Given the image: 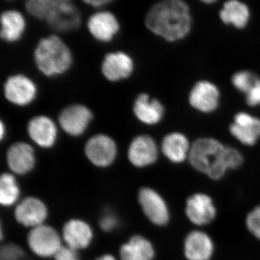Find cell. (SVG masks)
<instances>
[{"label": "cell", "mask_w": 260, "mask_h": 260, "mask_svg": "<svg viewBox=\"0 0 260 260\" xmlns=\"http://www.w3.org/2000/svg\"><path fill=\"white\" fill-rule=\"evenodd\" d=\"M142 210L150 221L157 225H164L169 220V208L165 200L151 188H142L138 194Z\"/></svg>", "instance_id": "obj_12"}, {"label": "cell", "mask_w": 260, "mask_h": 260, "mask_svg": "<svg viewBox=\"0 0 260 260\" xmlns=\"http://www.w3.org/2000/svg\"><path fill=\"white\" fill-rule=\"evenodd\" d=\"M95 260H116L115 258L111 254H106V255H103L101 257L98 258Z\"/></svg>", "instance_id": "obj_35"}, {"label": "cell", "mask_w": 260, "mask_h": 260, "mask_svg": "<svg viewBox=\"0 0 260 260\" xmlns=\"http://www.w3.org/2000/svg\"><path fill=\"white\" fill-rule=\"evenodd\" d=\"M121 260H153L155 251L151 243L142 236H134L119 250Z\"/></svg>", "instance_id": "obj_25"}, {"label": "cell", "mask_w": 260, "mask_h": 260, "mask_svg": "<svg viewBox=\"0 0 260 260\" xmlns=\"http://www.w3.org/2000/svg\"><path fill=\"white\" fill-rule=\"evenodd\" d=\"M220 99L218 87L208 80H200L195 83L188 98L191 107L204 114L215 112L220 104Z\"/></svg>", "instance_id": "obj_10"}, {"label": "cell", "mask_w": 260, "mask_h": 260, "mask_svg": "<svg viewBox=\"0 0 260 260\" xmlns=\"http://www.w3.org/2000/svg\"><path fill=\"white\" fill-rule=\"evenodd\" d=\"M63 239L67 246L76 251L85 249L93 239V232L88 223L80 220H70L62 231Z\"/></svg>", "instance_id": "obj_22"}, {"label": "cell", "mask_w": 260, "mask_h": 260, "mask_svg": "<svg viewBox=\"0 0 260 260\" xmlns=\"http://www.w3.org/2000/svg\"><path fill=\"white\" fill-rule=\"evenodd\" d=\"M259 77L248 70L237 72L232 75V83L238 91L246 95L254 86Z\"/></svg>", "instance_id": "obj_27"}, {"label": "cell", "mask_w": 260, "mask_h": 260, "mask_svg": "<svg viewBox=\"0 0 260 260\" xmlns=\"http://www.w3.org/2000/svg\"><path fill=\"white\" fill-rule=\"evenodd\" d=\"M6 160L12 172L23 175L35 167L34 148L25 142H16L10 145L7 150Z\"/></svg>", "instance_id": "obj_18"}, {"label": "cell", "mask_w": 260, "mask_h": 260, "mask_svg": "<svg viewBox=\"0 0 260 260\" xmlns=\"http://www.w3.org/2000/svg\"><path fill=\"white\" fill-rule=\"evenodd\" d=\"M93 119V112L87 106L73 104L59 112L58 123L67 135L79 137L85 133Z\"/></svg>", "instance_id": "obj_6"}, {"label": "cell", "mask_w": 260, "mask_h": 260, "mask_svg": "<svg viewBox=\"0 0 260 260\" xmlns=\"http://www.w3.org/2000/svg\"><path fill=\"white\" fill-rule=\"evenodd\" d=\"M26 130L30 139L41 148H50L55 144L57 128L49 116H34L28 121Z\"/></svg>", "instance_id": "obj_15"}, {"label": "cell", "mask_w": 260, "mask_h": 260, "mask_svg": "<svg viewBox=\"0 0 260 260\" xmlns=\"http://www.w3.org/2000/svg\"><path fill=\"white\" fill-rule=\"evenodd\" d=\"M184 249L188 260H210L213 254V242L205 233L193 231L186 236Z\"/></svg>", "instance_id": "obj_20"}, {"label": "cell", "mask_w": 260, "mask_h": 260, "mask_svg": "<svg viewBox=\"0 0 260 260\" xmlns=\"http://www.w3.org/2000/svg\"><path fill=\"white\" fill-rule=\"evenodd\" d=\"M20 189L14 176L5 173L0 178V203L4 206L14 204L18 199Z\"/></svg>", "instance_id": "obj_26"}, {"label": "cell", "mask_w": 260, "mask_h": 260, "mask_svg": "<svg viewBox=\"0 0 260 260\" xmlns=\"http://www.w3.org/2000/svg\"><path fill=\"white\" fill-rule=\"evenodd\" d=\"M186 215L191 223L205 225L213 221L216 215V208L208 195L197 193L186 200Z\"/></svg>", "instance_id": "obj_17"}, {"label": "cell", "mask_w": 260, "mask_h": 260, "mask_svg": "<svg viewBox=\"0 0 260 260\" xmlns=\"http://www.w3.org/2000/svg\"><path fill=\"white\" fill-rule=\"evenodd\" d=\"M85 156L95 167H108L115 160L117 147L115 141L106 134H95L90 137L84 147Z\"/></svg>", "instance_id": "obj_7"}, {"label": "cell", "mask_w": 260, "mask_h": 260, "mask_svg": "<svg viewBox=\"0 0 260 260\" xmlns=\"http://www.w3.org/2000/svg\"><path fill=\"white\" fill-rule=\"evenodd\" d=\"M229 130L232 136L243 145L253 146L260 138V119L248 113H237Z\"/></svg>", "instance_id": "obj_14"}, {"label": "cell", "mask_w": 260, "mask_h": 260, "mask_svg": "<svg viewBox=\"0 0 260 260\" xmlns=\"http://www.w3.org/2000/svg\"><path fill=\"white\" fill-rule=\"evenodd\" d=\"M146 28L168 42L185 39L192 25L189 5L181 0H166L154 4L145 17Z\"/></svg>", "instance_id": "obj_1"}, {"label": "cell", "mask_w": 260, "mask_h": 260, "mask_svg": "<svg viewBox=\"0 0 260 260\" xmlns=\"http://www.w3.org/2000/svg\"><path fill=\"white\" fill-rule=\"evenodd\" d=\"M0 260H29L21 248L15 244H7L0 251Z\"/></svg>", "instance_id": "obj_28"}, {"label": "cell", "mask_w": 260, "mask_h": 260, "mask_svg": "<svg viewBox=\"0 0 260 260\" xmlns=\"http://www.w3.org/2000/svg\"><path fill=\"white\" fill-rule=\"evenodd\" d=\"M203 3L205 4H213V3H215V1H213V0H208V1H203Z\"/></svg>", "instance_id": "obj_36"}, {"label": "cell", "mask_w": 260, "mask_h": 260, "mask_svg": "<svg viewBox=\"0 0 260 260\" xmlns=\"http://www.w3.org/2000/svg\"><path fill=\"white\" fill-rule=\"evenodd\" d=\"M54 256L55 260H77L76 251L68 246H61Z\"/></svg>", "instance_id": "obj_31"}, {"label": "cell", "mask_w": 260, "mask_h": 260, "mask_svg": "<svg viewBox=\"0 0 260 260\" xmlns=\"http://www.w3.org/2000/svg\"><path fill=\"white\" fill-rule=\"evenodd\" d=\"M127 157L129 162L135 167H148L158 159V146L150 135H137L130 142Z\"/></svg>", "instance_id": "obj_11"}, {"label": "cell", "mask_w": 260, "mask_h": 260, "mask_svg": "<svg viewBox=\"0 0 260 260\" xmlns=\"http://www.w3.org/2000/svg\"><path fill=\"white\" fill-rule=\"evenodd\" d=\"M246 225L249 232L260 240V205L248 214Z\"/></svg>", "instance_id": "obj_29"}, {"label": "cell", "mask_w": 260, "mask_h": 260, "mask_svg": "<svg viewBox=\"0 0 260 260\" xmlns=\"http://www.w3.org/2000/svg\"><path fill=\"white\" fill-rule=\"evenodd\" d=\"M226 146L212 138H202L191 145L189 160L197 171L210 179L218 180L229 170L226 164Z\"/></svg>", "instance_id": "obj_3"}, {"label": "cell", "mask_w": 260, "mask_h": 260, "mask_svg": "<svg viewBox=\"0 0 260 260\" xmlns=\"http://www.w3.org/2000/svg\"><path fill=\"white\" fill-rule=\"evenodd\" d=\"M190 143L185 135L180 133H171L162 138V153L174 164H181L189 158Z\"/></svg>", "instance_id": "obj_23"}, {"label": "cell", "mask_w": 260, "mask_h": 260, "mask_svg": "<svg viewBox=\"0 0 260 260\" xmlns=\"http://www.w3.org/2000/svg\"><path fill=\"white\" fill-rule=\"evenodd\" d=\"M246 96V104L251 107L260 106V78Z\"/></svg>", "instance_id": "obj_30"}, {"label": "cell", "mask_w": 260, "mask_h": 260, "mask_svg": "<svg viewBox=\"0 0 260 260\" xmlns=\"http://www.w3.org/2000/svg\"><path fill=\"white\" fill-rule=\"evenodd\" d=\"M117 225V219L112 214L104 215L100 220V226L104 232H112Z\"/></svg>", "instance_id": "obj_32"}, {"label": "cell", "mask_w": 260, "mask_h": 260, "mask_svg": "<svg viewBox=\"0 0 260 260\" xmlns=\"http://www.w3.org/2000/svg\"><path fill=\"white\" fill-rule=\"evenodd\" d=\"M38 70L47 77L63 75L73 64V54L60 37L51 34L42 38L34 51Z\"/></svg>", "instance_id": "obj_2"}, {"label": "cell", "mask_w": 260, "mask_h": 260, "mask_svg": "<svg viewBox=\"0 0 260 260\" xmlns=\"http://www.w3.org/2000/svg\"><path fill=\"white\" fill-rule=\"evenodd\" d=\"M83 2L86 5L96 8H101V7L112 3V0H84Z\"/></svg>", "instance_id": "obj_33"}, {"label": "cell", "mask_w": 260, "mask_h": 260, "mask_svg": "<svg viewBox=\"0 0 260 260\" xmlns=\"http://www.w3.org/2000/svg\"><path fill=\"white\" fill-rule=\"evenodd\" d=\"M219 16L225 25H232L237 29H244L249 23L250 10L245 3L231 0L224 3Z\"/></svg>", "instance_id": "obj_24"}, {"label": "cell", "mask_w": 260, "mask_h": 260, "mask_svg": "<svg viewBox=\"0 0 260 260\" xmlns=\"http://www.w3.org/2000/svg\"><path fill=\"white\" fill-rule=\"evenodd\" d=\"M39 20H44L49 28L56 32H68L79 28L81 13L70 0H42Z\"/></svg>", "instance_id": "obj_4"}, {"label": "cell", "mask_w": 260, "mask_h": 260, "mask_svg": "<svg viewBox=\"0 0 260 260\" xmlns=\"http://www.w3.org/2000/svg\"><path fill=\"white\" fill-rule=\"evenodd\" d=\"M134 70V60L123 51L107 53L101 64V71L104 78L114 83L127 79L133 75Z\"/></svg>", "instance_id": "obj_9"}, {"label": "cell", "mask_w": 260, "mask_h": 260, "mask_svg": "<svg viewBox=\"0 0 260 260\" xmlns=\"http://www.w3.org/2000/svg\"><path fill=\"white\" fill-rule=\"evenodd\" d=\"M5 99L13 105L25 107L31 104L37 95V87L29 77L24 74L10 75L3 84Z\"/></svg>", "instance_id": "obj_5"}, {"label": "cell", "mask_w": 260, "mask_h": 260, "mask_svg": "<svg viewBox=\"0 0 260 260\" xmlns=\"http://www.w3.org/2000/svg\"><path fill=\"white\" fill-rule=\"evenodd\" d=\"M61 239L55 229L43 225L34 228L28 236V244L32 252L42 257L55 255L61 246Z\"/></svg>", "instance_id": "obj_8"}, {"label": "cell", "mask_w": 260, "mask_h": 260, "mask_svg": "<svg viewBox=\"0 0 260 260\" xmlns=\"http://www.w3.org/2000/svg\"><path fill=\"white\" fill-rule=\"evenodd\" d=\"M133 112L140 122L152 126L161 121L165 114V108L158 99L150 97L148 93H141L135 98Z\"/></svg>", "instance_id": "obj_16"}, {"label": "cell", "mask_w": 260, "mask_h": 260, "mask_svg": "<svg viewBox=\"0 0 260 260\" xmlns=\"http://www.w3.org/2000/svg\"><path fill=\"white\" fill-rule=\"evenodd\" d=\"M47 214V208L44 203L38 198L31 197L20 202L15 210L17 221L32 229L43 225Z\"/></svg>", "instance_id": "obj_19"}, {"label": "cell", "mask_w": 260, "mask_h": 260, "mask_svg": "<svg viewBox=\"0 0 260 260\" xmlns=\"http://www.w3.org/2000/svg\"><path fill=\"white\" fill-rule=\"evenodd\" d=\"M87 28L90 35L98 42L107 43L120 30V25L116 15L108 10L96 12L89 17Z\"/></svg>", "instance_id": "obj_13"}, {"label": "cell", "mask_w": 260, "mask_h": 260, "mask_svg": "<svg viewBox=\"0 0 260 260\" xmlns=\"http://www.w3.org/2000/svg\"><path fill=\"white\" fill-rule=\"evenodd\" d=\"M5 125L3 121H0V140H3L5 135Z\"/></svg>", "instance_id": "obj_34"}, {"label": "cell", "mask_w": 260, "mask_h": 260, "mask_svg": "<svg viewBox=\"0 0 260 260\" xmlns=\"http://www.w3.org/2000/svg\"><path fill=\"white\" fill-rule=\"evenodd\" d=\"M0 23V38L7 43H14L20 40L26 26L23 14L18 10L13 9L3 11Z\"/></svg>", "instance_id": "obj_21"}]
</instances>
